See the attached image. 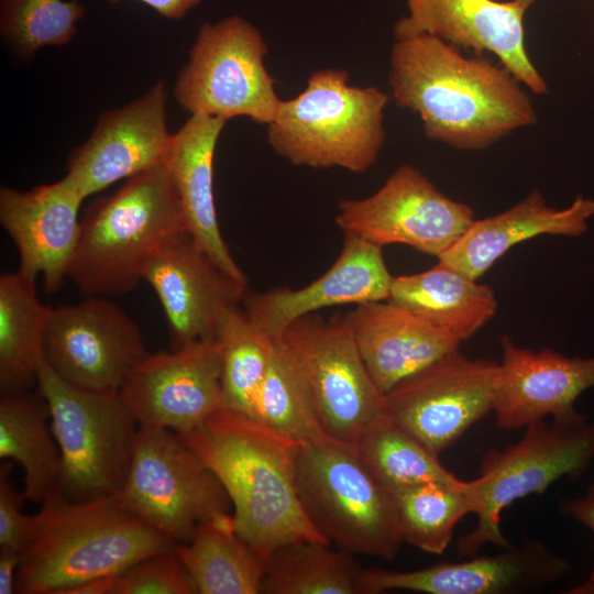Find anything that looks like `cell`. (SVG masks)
Returning a JSON list of instances; mask_svg holds the SVG:
<instances>
[{"mask_svg":"<svg viewBox=\"0 0 594 594\" xmlns=\"http://www.w3.org/2000/svg\"><path fill=\"white\" fill-rule=\"evenodd\" d=\"M0 459L23 469L26 501L43 505L61 493L62 455L48 405L37 389L1 395Z\"/></svg>","mask_w":594,"mask_h":594,"instance_id":"obj_27","label":"cell"},{"mask_svg":"<svg viewBox=\"0 0 594 594\" xmlns=\"http://www.w3.org/2000/svg\"><path fill=\"white\" fill-rule=\"evenodd\" d=\"M167 90L158 81L139 99L99 117L87 141L67 161L66 178L87 197L165 163L172 135Z\"/></svg>","mask_w":594,"mask_h":594,"instance_id":"obj_17","label":"cell"},{"mask_svg":"<svg viewBox=\"0 0 594 594\" xmlns=\"http://www.w3.org/2000/svg\"><path fill=\"white\" fill-rule=\"evenodd\" d=\"M112 594H197L174 550L144 558L117 576Z\"/></svg>","mask_w":594,"mask_h":594,"instance_id":"obj_36","label":"cell"},{"mask_svg":"<svg viewBox=\"0 0 594 594\" xmlns=\"http://www.w3.org/2000/svg\"><path fill=\"white\" fill-rule=\"evenodd\" d=\"M266 53L261 32L239 15L202 23L175 85L177 102L190 114L271 123L282 100Z\"/></svg>","mask_w":594,"mask_h":594,"instance_id":"obj_10","label":"cell"},{"mask_svg":"<svg viewBox=\"0 0 594 594\" xmlns=\"http://www.w3.org/2000/svg\"><path fill=\"white\" fill-rule=\"evenodd\" d=\"M167 319L172 350L215 338L223 311L245 297L244 286L227 275L183 233L165 244L143 273Z\"/></svg>","mask_w":594,"mask_h":594,"instance_id":"obj_19","label":"cell"},{"mask_svg":"<svg viewBox=\"0 0 594 594\" xmlns=\"http://www.w3.org/2000/svg\"><path fill=\"white\" fill-rule=\"evenodd\" d=\"M215 338L221 358L223 407L253 419L257 393L271 361L275 339L258 330L239 305L223 311Z\"/></svg>","mask_w":594,"mask_h":594,"instance_id":"obj_33","label":"cell"},{"mask_svg":"<svg viewBox=\"0 0 594 594\" xmlns=\"http://www.w3.org/2000/svg\"><path fill=\"white\" fill-rule=\"evenodd\" d=\"M282 339L305 377L326 435L354 447L383 413L384 394L365 366L346 317L326 322L305 316Z\"/></svg>","mask_w":594,"mask_h":594,"instance_id":"obj_11","label":"cell"},{"mask_svg":"<svg viewBox=\"0 0 594 594\" xmlns=\"http://www.w3.org/2000/svg\"><path fill=\"white\" fill-rule=\"evenodd\" d=\"M85 14L79 0H1L0 32L22 58L45 46H62L77 33Z\"/></svg>","mask_w":594,"mask_h":594,"instance_id":"obj_35","label":"cell"},{"mask_svg":"<svg viewBox=\"0 0 594 594\" xmlns=\"http://www.w3.org/2000/svg\"><path fill=\"white\" fill-rule=\"evenodd\" d=\"M174 551L191 578L197 594H258L267 560L235 529L232 515L207 519Z\"/></svg>","mask_w":594,"mask_h":594,"instance_id":"obj_28","label":"cell"},{"mask_svg":"<svg viewBox=\"0 0 594 594\" xmlns=\"http://www.w3.org/2000/svg\"><path fill=\"white\" fill-rule=\"evenodd\" d=\"M393 278L382 246L345 234L339 257L323 275L298 289L279 287L250 296L245 314L258 330L279 339L294 321L319 309L388 300Z\"/></svg>","mask_w":594,"mask_h":594,"instance_id":"obj_22","label":"cell"},{"mask_svg":"<svg viewBox=\"0 0 594 594\" xmlns=\"http://www.w3.org/2000/svg\"><path fill=\"white\" fill-rule=\"evenodd\" d=\"M590 583L594 584V568H593L591 576H590Z\"/></svg>","mask_w":594,"mask_h":594,"instance_id":"obj_43","label":"cell"},{"mask_svg":"<svg viewBox=\"0 0 594 594\" xmlns=\"http://www.w3.org/2000/svg\"><path fill=\"white\" fill-rule=\"evenodd\" d=\"M110 3H117L122 0H107ZM152 8L160 15L179 20L184 18L193 8L197 7L201 0H138Z\"/></svg>","mask_w":594,"mask_h":594,"instance_id":"obj_40","label":"cell"},{"mask_svg":"<svg viewBox=\"0 0 594 594\" xmlns=\"http://www.w3.org/2000/svg\"><path fill=\"white\" fill-rule=\"evenodd\" d=\"M120 396L139 426L185 435L223 409L221 358L216 338L169 352L147 353L131 371Z\"/></svg>","mask_w":594,"mask_h":594,"instance_id":"obj_15","label":"cell"},{"mask_svg":"<svg viewBox=\"0 0 594 594\" xmlns=\"http://www.w3.org/2000/svg\"><path fill=\"white\" fill-rule=\"evenodd\" d=\"M537 0H516V2L526 11Z\"/></svg>","mask_w":594,"mask_h":594,"instance_id":"obj_42","label":"cell"},{"mask_svg":"<svg viewBox=\"0 0 594 594\" xmlns=\"http://www.w3.org/2000/svg\"><path fill=\"white\" fill-rule=\"evenodd\" d=\"M226 122L218 117L191 114L172 135L165 163L188 233L227 275L248 286L222 238L213 197V157Z\"/></svg>","mask_w":594,"mask_h":594,"instance_id":"obj_24","label":"cell"},{"mask_svg":"<svg viewBox=\"0 0 594 594\" xmlns=\"http://www.w3.org/2000/svg\"><path fill=\"white\" fill-rule=\"evenodd\" d=\"M388 82L400 108L417 113L430 140L457 150H483L537 122L522 84L505 66L419 34L396 40Z\"/></svg>","mask_w":594,"mask_h":594,"instance_id":"obj_1","label":"cell"},{"mask_svg":"<svg viewBox=\"0 0 594 594\" xmlns=\"http://www.w3.org/2000/svg\"><path fill=\"white\" fill-rule=\"evenodd\" d=\"M592 217V198L579 195L570 206L559 209L534 190L498 215L473 219L438 261L477 280L516 244L544 234L579 237L587 230Z\"/></svg>","mask_w":594,"mask_h":594,"instance_id":"obj_25","label":"cell"},{"mask_svg":"<svg viewBox=\"0 0 594 594\" xmlns=\"http://www.w3.org/2000/svg\"><path fill=\"white\" fill-rule=\"evenodd\" d=\"M295 484L309 521L353 554L393 559L404 540L391 492L354 447L330 437L297 444Z\"/></svg>","mask_w":594,"mask_h":594,"instance_id":"obj_6","label":"cell"},{"mask_svg":"<svg viewBox=\"0 0 594 594\" xmlns=\"http://www.w3.org/2000/svg\"><path fill=\"white\" fill-rule=\"evenodd\" d=\"M23 552L0 546V594H14Z\"/></svg>","mask_w":594,"mask_h":594,"instance_id":"obj_39","label":"cell"},{"mask_svg":"<svg viewBox=\"0 0 594 594\" xmlns=\"http://www.w3.org/2000/svg\"><path fill=\"white\" fill-rule=\"evenodd\" d=\"M36 278L19 270L0 276V394L30 391L45 361L52 307L37 297Z\"/></svg>","mask_w":594,"mask_h":594,"instance_id":"obj_29","label":"cell"},{"mask_svg":"<svg viewBox=\"0 0 594 594\" xmlns=\"http://www.w3.org/2000/svg\"><path fill=\"white\" fill-rule=\"evenodd\" d=\"M388 300L461 342L488 322L498 307L493 289L441 261L425 272L394 277Z\"/></svg>","mask_w":594,"mask_h":594,"instance_id":"obj_26","label":"cell"},{"mask_svg":"<svg viewBox=\"0 0 594 594\" xmlns=\"http://www.w3.org/2000/svg\"><path fill=\"white\" fill-rule=\"evenodd\" d=\"M503 358L495 383L493 413L505 430L546 418L579 414L575 400L594 387V356L569 358L551 349L534 351L502 337Z\"/></svg>","mask_w":594,"mask_h":594,"instance_id":"obj_21","label":"cell"},{"mask_svg":"<svg viewBox=\"0 0 594 594\" xmlns=\"http://www.w3.org/2000/svg\"><path fill=\"white\" fill-rule=\"evenodd\" d=\"M119 504L175 543L189 541L200 524L228 513L230 498L218 477L182 436L139 426Z\"/></svg>","mask_w":594,"mask_h":594,"instance_id":"obj_9","label":"cell"},{"mask_svg":"<svg viewBox=\"0 0 594 594\" xmlns=\"http://www.w3.org/2000/svg\"><path fill=\"white\" fill-rule=\"evenodd\" d=\"M329 542L301 540L268 558L261 594H360L361 570L353 553Z\"/></svg>","mask_w":594,"mask_h":594,"instance_id":"obj_31","label":"cell"},{"mask_svg":"<svg viewBox=\"0 0 594 594\" xmlns=\"http://www.w3.org/2000/svg\"><path fill=\"white\" fill-rule=\"evenodd\" d=\"M498 365L457 350L386 392L383 414L439 457L493 411Z\"/></svg>","mask_w":594,"mask_h":594,"instance_id":"obj_13","label":"cell"},{"mask_svg":"<svg viewBox=\"0 0 594 594\" xmlns=\"http://www.w3.org/2000/svg\"><path fill=\"white\" fill-rule=\"evenodd\" d=\"M388 101L376 87L350 85L346 70L320 69L297 97L280 101L267 140L293 165L363 173L384 145Z\"/></svg>","mask_w":594,"mask_h":594,"instance_id":"obj_5","label":"cell"},{"mask_svg":"<svg viewBox=\"0 0 594 594\" xmlns=\"http://www.w3.org/2000/svg\"><path fill=\"white\" fill-rule=\"evenodd\" d=\"M572 569L542 541L524 538L494 556L440 562L411 571L362 569L360 594L407 590L428 594H526L540 592Z\"/></svg>","mask_w":594,"mask_h":594,"instance_id":"obj_16","label":"cell"},{"mask_svg":"<svg viewBox=\"0 0 594 594\" xmlns=\"http://www.w3.org/2000/svg\"><path fill=\"white\" fill-rule=\"evenodd\" d=\"M389 492L404 542L430 554H441L457 524L479 506L474 480L426 482Z\"/></svg>","mask_w":594,"mask_h":594,"instance_id":"obj_30","label":"cell"},{"mask_svg":"<svg viewBox=\"0 0 594 594\" xmlns=\"http://www.w3.org/2000/svg\"><path fill=\"white\" fill-rule=\"evenodd\" d=\"M118 575H105L74 585L63 594H112Z\"/></svg>","mask_w":594,"mask_h":594,"instance_id":"obj_41","label":"cell"},{"mask_svg":"<svg viewBox=\"0 0 594 594\" xmlns=\"http://www.w3.org/2000/svg\"><path fill=\"white\" fill-rule=\"evenodd\" d=\"M354 449L388 491L426 482L453 483L458 479L417 439L383 413L359 436Z\"/></svg>","mask_w":594,"mask_h":594,"instance_id":"obj_34","label":"cell"},{"mask_svg":"<svg viewBox=\"0 0 594 594\" xmlns=\"http://www.w3.org/2000/svg\"><path fill=\"white\" fill-rule=\"evenodd\" d=\"M346 319L365 366L383 394L459 350L461 343L389 300L358 305Z\"/></svg>","mask_w":594,"mask_h":594,"instance_id":"obj_23","label":"cell"},{"mask_svg":"<svg viewBox=\"0 0 594 594\" xmlns=\"http://www.w3.org/2000/svg\"><path fill=\"white\" fill-rule=\"evenodd\" d=\"M147 353L138 324L105 296L51 309L45 362L74 386L119 392Z\"/></svg>","mask_w":594,"mask_h":594,"instance_id":"obj_14","label":"cell"},{"mask_svg":"<svg viewBox=\"0 0 594 594\" xmlns=\"http://www.w3.org/2000/svg\"><path fill=\"white\" fill-rule=\"evenodd\" d=\"M180 436L226 490L239 535L266 560L289 542H329L300 504L296 443L226 408Z\"/></svg>","mask_w":594,"mask_h":594,"instance_id":"obj_2","label":"cell"},{"mask_svg":"<svg viewBox=\"0 0 594 594\" xmlns=\"http://www.w3.org/2000/svg\"><path fill=\"white\" fill-rule=\"evenodd\" d=\"M525 428L516 443L492 449L482 458L474 479L477 524L459 539L460 556H474L486 543L508 547L501 528L503 510L522 497L544 493L561 477H581L594 460V420L582 413Z\"/></svg>","mask_w":594,"mask_h":594,"instance_id":"obj_8","label":"cell"},{"mask_svg":"<svg viewBox=\"0 0 594 594\" xmlns=\"http://www.w3.org/2000/svg\"><path fill=\"white\" fill-rule=\"evenodd\" d=\"M186 232L177 193L162 163L86 208L68 278L86 296L127 294L143 280L152 257Z\"/></svg>","mask_w":594,"mask_h":594,"instance_id":"obj_4","label":"cell"},{"mask_svg":"<svg viewBox=\"0 0 594 594\" xmlns=\"http://www.w3.org/2000/svg\"><path fill=\"white\" fill-rule=\"evenodd\" d=\"M14 462L1 460L0 464V546L24 552L34 539L42 522V513L25 514L23 492L11 480Z\"/></svg>","mask_w":594,"mask_h":594,"instance_id":"obj_37","label":"cell"},{"mask_svg":"<svg viewBox=\"0 0 594 594\" xmlns=\"http://www.w3.org/2000/svg\"><path fill=\"white\" fill-rule=\"evenodd\" d=\"M559 510L565 517L585 526L594 535V483L583 495L560 501Z\"/></svg>","mask_w":594,"mask_h":594,"instance_id":"obj_38","label":"cell"},{"mask_svg":"<svg viewBox=\"0 0 594 594\" xmlns=\"http://www.w3.org/2000/svg\"><path fill=\"white\" fill-rule=\"evenodd\" d=\"M40 510L42 522L18 570L16 594H63L90 579L119 575L176 544L114 495L73 502L58 493Z\"/></svg>","mask_w":594,"mask_h":594,"instance_id":"obj_3","label":"cell"},{"mask_svg":"<svg viewBox=\"0 0 594 594\" xmlns=\"http://www.w3.org/2000/svg\"><path fill=\"white\" fill-rule=\"evenodd\" d=\"M253 420L296 444L328 438L305 377L282 338L274 341L271 361L257 393Z\"/></svg>","mask_w":594,"mask_h":594,"instance_id":"obj_32","label":"cell"},{"mask_svg":"<svg viewBox=\"0 0 594 594\" xmlns=\"http://www.w3.org/2000/svg\"><path fill=\"white\" fill-rule=\"evenodd\" d=\"M36 389L48 405L62 455L61 494L73 502L116 495L128 475L139 429L120 393L74 386L45 361Z\"/></svg>","mask_w":594,"mask_h":594,"instance_id":"obj_7","label":"cell"},{"mask_svg":"<svg viewBox=\"0 0 594 594\" xmlns=\"http://www.w3.org/2000/svg\"><path fill=\"white\" fill-rule=\"evenodd\" d=\"M344 234L380 246L404 244L437 258L466 231L473 209L442 191L418 168L400 165L373 195L339 202Z\"/></svg>","mask_w":594,"mask_h":594,"instance_id":"obj_12","label":"cell"},{"mask_svg":"<svg viewBox=\"0 0 594 594\" xmlns=\"http://www.w3.org/2000/svg\"><path fill=\"white\" fill-rule=\"evenodd\" d=\"M84 199L66 177L26 191L0 188V223L18 250L19 271L33 278L42 275L47 294L68 277Z\"/></svg>","mask_w":594,"mask_h":594,"instance_id":"obj_20","label":"cell"},{"mask_svg":"<svg viewBox=\"0 0 594 594\" xmlns=\"http://www.w3.org/2000/svg\"><path fill=\"white\" fill-rule=\"evenodd\" d=\"M407 7L408 14L394 25L396 40L430 34L477 55L490 52L530 91L547 94V81L527 53L526 11L516 0H407Z\"/></svg>","mask_w":594,"mask_h":594,"instance_id":"obj_18","label":"cell"}]
</instances>
